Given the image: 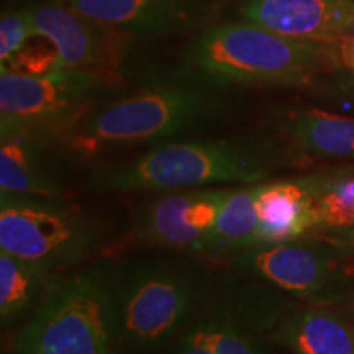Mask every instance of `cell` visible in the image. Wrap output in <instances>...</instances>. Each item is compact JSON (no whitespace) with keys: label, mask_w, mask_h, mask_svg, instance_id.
I'll use <instances>...</instances> for the list:
<instances>
[{"label":"cell","mask_w":354,"mask_h":354,"mask_svg":"<svg viewBox=\"0 0 354 354\" xmlns=\"http://www.w3.org/2000/svg\"><path fill=\"white\" fill-rule=\"evenodd\" d=\"M117 354H162L214 302L218 281L205 258L133 248L107 258Z\"/></svg>","instance_id":"6da1fadb"},{"label":"cell","mask_w":354,"mask_h":354,"mask_svg":"<svg viewBox=\"0 0 354 354\" xmlns=\"http://www.w3.org/2000/svg\"><path fill=\"white\" fill-rule=\"evenodd\" d=\"M294 159L290 149L266 138L171 141L94 171L91 184L99 192L120 194L250 185L271 180Z\"/></svg>","instance_id":"7a4b0ae2"},{"label":"cell","mask_w":354,"mask_h":354,"mask_svg":"<svg viewBox=\"0 0 354 354\" xmlns=\"http://www.w3.org/2000/svg\"><path fill=\"white\" fill-rule=\"evenodd\" d=\"M183 57L189 71L227 88L300 87L342 69L333 44L297 41L241 19L203 28Z\"/></svg>","instance_id":"3957f363"},{"label":"cell","mask_w":354,"mask_h":354,"mask_svg":"<svg viewBox=\"0 0 354 354\" xmlns=\"http://www.w3.org/2000/svg\"><path fill=\"white\" fill-rule=\"evenodd\" d=\"M225 88L185 69L184 76L172 81L92 107L71 131L66 145L88 149L148 143L201 130L228 110Z\"/></svg>","instance_id":"277c9868"},{"label":"cell","mask_w":354,"mask_h":354,"mask_svg":"<svg viewBox=\"0 0 354 354\" xmlns=\"http://www.w3.org/2000/svg\"><path fill=\"white\" fill-rule=\"evenodd\" d=\"M125 238L115 221L66 197L0 190V251L63 272L102 259Z\"/></svg>","instance_id":"5b68a950"},{"label":"cell","mask_w":354,"mask_h":354,"mask_svg":"<svg viewBox=\"0 0 354 354\" xmlns=\"http://www.w3.org/2000/svg\"><path fill=\"white\" fill-rule=\"evenodd\" d=\"M212 307L243 333L286 354H354L343 305L310 304L246 277L218 284Z\"/></svg>","instance_id":"8992f818"},{"label":"cell","mask_w":354,"mask_h":354,"mask_svg":"<svg viewBox=\"0 0 354 354\" xmlns=\"http://www.w3.org/2000/svg\"><path fill=\"white\" fill-rule=\"evenodd\" d=\"M12 354H117L107 258L59 274L15 333Z\"/></svg>","instance_id":"52a82bcc"},{"label":"cell","mask_w":354,"mask_h":354,"mask_svg":"<svg viewBox=\"0 0 354 354\" xmlns=\"http://www.w3.org/2000/svg\"><path fill=\"white\" fill-rule=\"evenodd\" d=\"M118 82L105 74L55 68L46 73L2 71L0 133L32 136L53 145L68 140L102 94Z\"/></svg>","instance_id":"ba28073f"},{"label":"cell","mask_w":354,"mask_h":354,"mask_svg":"<svg viewBox=\"0 0 354 354\" xmlns=\"http://www.w3.org/2000/svg\"><path fill=\"white\" fill-rule=\"evenodd\" d=\"M351 256L348 248L312 234L243 251L232 258V269L304 302L346 305L354 300Z\"/></svg>","instance_id":"9c48e42d"},{"label":"cell","mask_w":354,"mask_h":354,"mask_svg":"<svg viewBox=\"0 0 354 354\" xmlns=\"http://www.w3.org/2000/svg\"><path fill=\"white\" fill-rule=\"evenodd\" d=\"M35 37L53 46L59 68L117 77L130 50L131 35L82 15L57 0L30 3Z\"/></svg>","instance_id":"30bf717a"},{"label":"cell","mask_w":354,"mask_h":354,"mask_svg":"<svg viewBox=\"0 0 354 354\" xmlns=\"http://www.w3.org/2000/svg\"><path fill=\"white\" fill-rule=\"evenodd\" d=\"M82 15L131 35L167 37L203 30L232 0H57Z\"/></svg>","instance_id":"8fae6325"},{"label":"cell","mask_w":354,"mask_h":354,"mask_svg":"<svg viewBox=\"0 0 354 354\" xmlns=\"http://www.w3.org/2000/svg\"><path fill=\"white\" fill-rule=\"evenodd\" d=\"M238 19L281 37L335 44L354 30V0H243Z\"/></svg>","instance_id":"7c38bea8"},{"label":"cell","mask_w":354,"mask_h":354,"mask_svg":"<svg viewBox=\"0 0 354 354\" xmlns=\"http://www.w3.org/2000/svg\"><path fill=\"white\" fill-rule=\"evenodd\" d=\"M256 210L258 246L312 236L320 230L315 194L307 176L259 183Z\"/></svg>","instance_id":"4fadbf2b"},{"label":"cell","mask_w":354,"mask_h":354,"mask_svg":"<svg viewBox=\"0 0 354 354\" xmlns=\"http://www.w3.org/2000/svg\"><path fill=\"white\" fill-rule=\"evenodd\" d=\"M194 190H169L145 202L128 225L123 245L133 248H167L203 256L207 236L189 223Z\"/></svg>","instance_id":"5bb4252c"},{"label":"cell","mask_w":354,"mask_h":354,"mask_svg":"<svg viewBox=\"0 0 354 354\" xmlns=\"http://www.w3.org/2000/svg\"><path fill=\"white\" fill-rule=\"evenodd\" d=\"M50 143L32 136H7L0 145V190L28 196L66 197L68 185L48 161Z\"/></svg>","instance_id":"9a60e30c"},{"label":"cell","mask_w":354,"mask_h":354,"mask_svg":"<svg viewBox=\"0 0 354 354\" xmlns=\"http://www.w3.org/2000/svg\"><path fill=\"white\" fill-rule=\"evenodd\" d=\"M281 131L294 151L323 159L354 161V118L305 109L281 120Z\"/></svg>","instance_id":"2e32d148"},{"label":"cell","mask_w":354,"mask_h":354,"mask_svg":"<svg viewBox=\"0 0 354 354\" xmlns=\"http://www.w3.org/2000/svg\"><path fill=\"white\" fill-rule=\"evenodd\" d=\"M59 271L0 251V323L2 330L25 323L59 277Z\"/></svg>","instance_id":"e0dca14e"},{"label":"cell","mask_w":354,"mask_h":354,"mask_svg":"<svg viewBox=\"0 0 354 354\" xmlns=\"http://www.w3.org/2000/svg\"><path fill=\"white\" fill-rule=\"evenodd\" d=\"M258 184L230 190L215 227L207 238L203 258L232 259L258 246Z\"/></svg>","instance_id":"ac0fdd59"},{"label":"cell","mask_w":354,"mask_h":354,"mask_svg":"<svg viewBox=\"0 0 354 354\" xmlns=\"http://www.w3.org/2000/svg\"><path fill=\"white\" fill-rule=\"evenodd\" d=\"M320 214L318 233L354 225V165L307 174Z\"/></svg>","instance_id":"d6986e66"},{"label":"cell","mask_w":354,"mask_h":354,"mask_svg":"<svg viewBox=\"0 0 354 354\" xmlns=\"http://www.w3.org/2000/svg\"><path fill=\"white\" fill-rule=\"evenodd\" d=\"M203 320L207 323L216 354H277L272 348L243 333L228 317L212 305L203 315Z\"/></svg>","instance_id":"ffe728a7"},{"label":"cell","mask_w":354,"mask_h":354,"mask_svg":"<svg viewBox=\"0 0 354 354\" xmlns=\"http://www.w3.org/2000/svg\"><path fill=\"white\" fill-rule=\"evenodd\" d=\"M33 37V21L28 6L10 8L2 13V20H0V64H2V69H7L20 56L26 41Z\"/></svg>","instance_id":"44dd1931"},{"label":"cell","mask_w":354,"mask_h":354,"mask_svg":"<svg viewBox=\"0 0 354 354\" xmlns=\"http://www.w3.org/2000/svg\"><path fill=\"white\" fill-rule=\"evenodd\" d=\"M162 354H216L203 317L198 318Z\"/></svg>","instance_id":"7402d4cb"},{"label":"cell","mask_w":354,"mask_h":354,"mask_svg":"<svg viewBox=\"0 0 354 354\" xmlns=\"http://www.w3.org/2000/svg\"><path fill=\"white\" fill-rule=\"evenodd\" d=\"M339 66L354 73V30L333 44Z\"/></svg>","instance_id":"603a6c76"},{"label":"cell","mask_w":354,"mask_h":354,"mask_svg":"<svg viewBox=\"0 0 354 354\" xmlns=\"http://www.w3.org/2000/svg\"><path fill=\"white\" fill-rule=\"evenodd\" d=\"M318 236H323V238H326V240L338 243V245L348 248L349 251H353V253H354V225H353V227H349V228L335 230V232L318 233Z\"/></svg>","instance_id":"cb8c5ba5"},{"label":"cell","mask_w":354,"mask_h":354,"mask_svg":"<svg viewBox=\"0 0 354 354\" xmlns=\"http://www.w3.org/2000/svg\"><path fill=\"white\" fill-rule=\"evenodd\" d=\"M343 308H344V313H346V317H348L349 325H351V328L354 331V300L346 305H343Z\"/></svg>","instance_id":"d4e9b609"},{"label":"cell","mask_w":354,"mask_h":354,"mask_svg":"<svg viewBox=\"0 0 354 354\" xmlns=\"http://www.w3.org/2000/svg\"><path fill=\"white\" fill-rule=\"evenodd\" d=\"M277 354H286V353H277Z\"/></svg>","instance_id":"484cf974"}]
</instances>
